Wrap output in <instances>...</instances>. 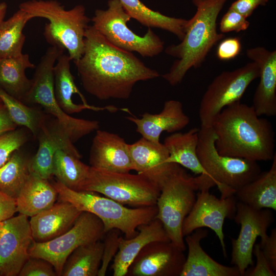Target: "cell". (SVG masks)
Here are the masks:
<instances>
[{
  "label": "cell",
  "mask_w": 276,
  "mask_h": 276,
  "mask_svg": "<svg viewBox=\"0 0 276 276\" xmlns=\"http://www.w3.org/2000/svg\"><path fill=\"white\" fill-rule=\"evenodd\" d=\"M249 24L246 17L229 8L221 18L219 29L222 33L239 32L246 30L249 27Z\"/></svg>",
  "instance_id": "cell-39"
},
{
  "label": "cell",
  "mask_w": 276,
  "mask_h": 276,
  "mask_svg": "<svg viewBox=\"0 0 276 276\" xmlns=\"http://www.w3.org/2000/svg\"><path fill=\"white\" fill-rule=\"evenodd\" d=\"M17 126L10 117L5 105L0 103V135L15 130Z\"/></svg>",
  "instance_id": "cell-45"
},
{
  "label": "cell",
  "mask_w": 276,
  "mask_h": 276,
  "mask_svg": "<svg viewBox=\"0 0 276 276\" xmlns=\"http://www.w3.org/2000/svg\"><path fill=\"white\" fill-rule=\"evenodd\" d=\"M252 255L256 258V264L254 268L244 275L247 276H275L276 272L273 271L270 267L268 263L265 258L260 244H255Z\"/></svg>",
  "instance_id": "cell-41"
},
{
  "label": "cell",
  "mask_w": 276,
  "mask_h": 276,
  "mask_svg": "<svg viewBox=\"0 0 276 276\" xmlns=\"http://www.w3.org/2000/svg\"><path fill=\"white\" fill-rule=\"evenodd\" d=\"M35 17L47 19L43 35L51 45H58L68 52L74 63L81 57L84 49V35L90 20L82 5L70 10L56 0H30L19 5Z\"/></svg>",
  "instance_id": "cell-4"
},
{
  "label": "cell",
  "mask_w": 276,
  "mask_h": 276,
  "mask_svg": "<svg viewBox=\"0 0 276 276\" xmlns=\"http://www.w3.org/2000/svg\"><path fill=\"white\" fill-rule=\"evenodd\" d=\"M90 166L116 172L133 170L129 144L118 134L98 129L89 152Z\"/></svg>",
  "instance_id": "cell-20"
},
{
  "label": "cell",
  "mask_w": 276,
  "mask_h": 276,
  "mask_svg": "<svg viewBox=\"0 0 276 276\" xmlns=\"http://www.w3.org/2000/svg\"><path fill=\"white\" fill-rule=\"evenodd\" d=\"M186 258L171 241L152 242L136 256L126 275L180 276Z\"/></svg>",
  "instance_id": "cell-16"
},
{
  "label": "cell",
  "mask_w": 276,
  "mask_h": 276,
  "mask_svg": "<svg viewBox=\"0 0 276 276\" xmlns=\"http://www.w3.org/2000/svg\"><path fill=\"white\" fill-rule=\"evenodd\" d=\"M233 219L240 225V230L237 238L231 239V263L243 276L254 264L252 250L257 238L260 237L262 241L267 237L268 228L274 219L270 209H257L237 200Z\"/></svg>",
  "instance_id": "cell-13"
},
{
  "label": "cell",
  "mask_w": 276,
  "mask_h": 276,
  "mask_svg": "<svg viewBox=\"0 0 276 276\" xmlns=\"http://www.w3.org/2000/svg\"><path fill=\"white\" fill-rule=\"evenodd\" d=\"M28 54L0 59V87L11 96L22 101L31 85L25 74L35 68Z\"/></svg>",
  "instance_id": "cell-29"
},
{
  "label": "cell",
  "mask_w": 276,
  "mask_h": 276,
  "mask_svg": "<svg viewBox=\"0 0 276 276\" xmlns=\"http://www.w3.org/2000/svg\"><path fill=\"white\" fill-rule=\"evenodd\" d=\"M238 201L257 209L276 210V155L270 168L261 172L253 180L235 194Z\"/></svg>",
  "instance_id": "cell-27"
},
{
  "label": "cell",
  "mask_w": 276,
  "mask_h": 276,
  "mask_svg": "<svg viewBox=\"0 0 276 276\" xmlns=\"http://www.w3.org/2000/svg\"><path fill=\"white\" fill-rule=\"evenodd\" d=\"M242 49L241 41L238 37L224 39L219 44L216 51L217 58L222 61H228L235 58Z\"/></svg>",
  "instance_id": "cell-40"
},
{
  "label": "cell",
  "mask_w": 276,
  "mask_h": 276,
  "mask_svg": "<svg viewBox=\"0 0 276 276\" xmlns=\"http://www.w3.org/2000/svg\"><path fill=\"white\" fill-rule=\"evenodd\" d=\"M75 64L84 89L101 100L127 99L137 82L159 76L132 52L109 42L93 25L86 30L84 52Z\"/></svg>",
  "instance_id": "cell-1"
},
{
  "label": "cell",
  "mask_w": 276,
  "mask_h": 276,
  "mask_svg": "<svg viewBox=\"0 0 276 276\" xmlns=\"http://www.w3.org/2000/svg\"><path fill=\"white\" fill-rule=\"evenodd\" d=\"M0 99L14 123L26 128L36 137L45 115L38 109L9 95L1 87Z\"/></svg>",
  "instance_id": "cell-35"
},
{
  "label": "cell",
  "mask_w": 276,
  "mask_h": 276,
  "mask_svg": "<svg viewBox=\"0 0 276 276\" xmlns=\"http://www.w3.org/2000/svg\"><path fill=\"white\" fill-rule=\"evenodd\" d=\"M28 140V136L26 131L22 129H15L0 135V167Z\"/></svg>",
  "instance_id": "cell-36"
},
{
  "label": "cell",
  "mask_w": 276,
  "mask_h": 276,
  "mask_svg": "<svg viewBox=\"0 0 276 276\" xmlns=\"http://www.w3.org/2000/svg\"><path fill=\"white\" fill-rule=\"evenodd\" d=\"M198 190L196 177L180 167L162 187L156 201L155 218L162 223L170 241L183 251L186 246L182 224L195 203Z\"/></svg>",
  "instance_id": "cell-8"
},
{
  "label": "cell",
  "mask_w": 276,
  "mask_h": 276,
  "mask_svg": "<svg viewBox=\"0 0 276 276\" xmlns=\"http://www.w3.org/2000/svg\"><path fill=\"white\" fill-rule=\"evenodd\" d=\"M211 127L221 155L257 162L272 160L276 155L272 126L258 116L252 106L238 101L226 106Z\"/></svg>",
  "instance_id": "cell-2"
},
{
  "label": "cell",
  "mask_w": 276,
  "mask_h": 276,
  "mask_svg": "<svg viewBox=\"0 0 276 276\" xmlns=\"http://www.w3.org/2000/svg\"><path fill=\"white\" fill-rule=\"evenodd\" d=\"M36 137L38 148L30 159V170L42 178L48 180L53 176V158L57 151L63 150L79 158L82 157L65 128L53 117L49 119L45 116Z\"/></svg>",
  "instance_id": "cell-17"
},
{
  "label": "cell",
  "mask_w": 276,
  "mask_h": 276,
  "mask_svg": "<svg viewBox=\"0 0 276 276\" xmlns=\"http://www.w3.org/2000/svg\"><path fill=\"white\" fill-rule=\"evenodd\" d=\"M131 18L144 26L169 31L181 41L185 34L188 20L169 17L148 8L140 0H119Z\"/></svg>",
  "instance_id": "cell-30"
},
{
  "label": "cell",
  "mask_w": 276,
  "mask_h": 276,
  "mask_svg": "<svg viewBox=\"0 0 276 276\" xmlns=\"http://www.w3.org/2000/svg\"><path fill=\"white\" fill-rule=\"evenodd\" d=\"M34 241L28 216L19 214L0 223V276L18 275Z\"/></svg>",
  "instance_id": "cell-15"
},
{
  "label": "cell",
  "mask_w": 276,
  "mask_h": 276,
  "mask_svg": "<svg viewBox=\"0 0 276 276\" xmlns=\"http://www.w3.org/2000/svg\"><path fill=\"white\" fill-rule=\"evenodd\" d=\"M208 235L207 229L200 228L186 236L188 254L180 276H241L236 266L220 264L203 249L201 241Z\"/></svg>",
  "instance_id": "cell-24"
},
{
  "label": "cell",
  "mask_w": 276,
  "mask_h": 276,
  "mask_svg": "<svg viewBox=\"0 0 276 276\" xmlns=\"http://www.w3.org/2000/svg\"><path fill=\"white\" fill-rule=\"evenodd\" d=\"M262 252L271 269L276 272V229L259 243Z\"/></svg>",
  "instance_id": "cell-42"
},
{
  "label": "cell",
  "mask_w": 276,
  "mask_h": 276,
  "mask_svg": "<svg viewBox=\"0 0 276 276\" xmlns=\"http://www.w3.org/2000/svg\"><path fill=\"white\" fill-rule=\"evenodd\" d=\"M33 18L32 15L19 9L8 19L0 22V59L22 54L26 40L23 30Z\"/></svg>",
  "instance_id": "cell-32"
},
{
  "label": "cell",
  "mask_w": 276,
  "mask_h": 276,
  "mask_svg": "<svg viewBox=\"0 0 276 276\" xmlns=\"http://www.w3.org/2000/svg\"><path fill=\"white\" fill-rule=\"evenodd\" d=\"M19 276H56L53 265L48 261L38 258L30 257L26 262Z\"/></svg>",
  "instance_id": "cell-38"
},
{
  "label": "cell",
  "mask_w": 276,
  "mask_h": 276,
  "mask_svg": "<svg viewBox=\"0 0 276 276\" xmlns=\"http://www.w3.org/2000/svg\"><path fill=\"white\" fill-rule=\"evenodd\" d=\"M191 1L196 11L188 20L183 39L165 50L167 54L177 58L162 76L172 86L180 83L190 69L200 67L213 47L224 37L217 32V19L227 0Z\"/></svg>",
  "instance_id": "cell-3"
},
{
  "label": "cell",
  "mask_w": 276,
  "mask_h": 276,
  "mask_svg": "<svg viewBox=\"0 0 276 276\" xmlns=\"http://www.w3.org/2000/svg\"><path fill=\"white\" fill-rule=\"evenodd\" d=\"M216 138L211 126L200 125L197 153L206 172L205 176L217 186L221 198H224L235 195L262 171L257 162L219 153L215 144Z\"/></svg>",
  "instance_id": "cell-6"
},
{
  "label": "cell",
  "mask_w": 276,
  "mask_h": 276,
  "mask_svg": "<svg viewBox=\"0 0 276 276\" xmlns=\"http://www.w3.org/2000/svg\"><path fill=\"white\" fill-rule=\"evenodd\" d=\"M105 234L103 224L97 216L82 212L65 233L46 242L34 241L30 256L48 261L60 276L67 258L76 248L100 240Z\"/></svg>",
  "instance_id": "cell-11"
},
{
  "label": "cell",
  "mask_w": 276,
  "mask_h": 276,
  "mask_svg": "<svg viewBox=\"0 0 276 276\" xmlns=\"http://www.w3.org/2000/svg\"><path fill=\"white\" fill-rule=\"evenodd\" d=\"M52 185L60 200L97 216L103 224L105 234L116 229L123 233L126 239L133 237L138 233L137 227L150 222L157 214L156 205L129 208L96 192L70 189L58 180Z\"/></svg>",
  "instance_id": "cell-5"
},
{
  "label": "cell",
  "mask_w": 276,
  "mask_h": 276,
  "mask_svg": "<svg viewBox=\"0 0 276 276\" xmlns=\"http://www.w3.org/2000/svg\"><path fill=\"white\" fill-rule=\"evenodd\" d=\"M63 150L57 151L53 162V175L68 188L80 191L89 175L90 166Z\"/></svg>",
  "instance_id": "cell-33"
},
{
  "label": "cell",
  "mask_w": 276,
  "mask_h": 276,
  "mask_svg": "<svg viewBox=\"0 0 276 276\" xmlns=\"http://www.w3.org/2000/svg\"><path fill=\"white\" fill-rule=\"evenodd\" d=\"M7 10V5L5 2L0 3V22L5 18Z\"/></svg>",
  "instance_id": "cell-46"
},
{
  "label": "cell",
  "mask_w": 276,
  "mask_h": 276,
  "mask_svg": "<svg viewBox=\"0 0 276 276\" xmlns=\"http://www.w3.org/2000/svg\"><path fill=\"white\" fill-rule=\"evenodd\" d=\"M198 135L199 128L175 132L167 136L163 144L169 153V163L177 164L195 174L206 175L197 155Z\"/></svg>",
  "instance_id": "cell-28"
},
{
  "label": "cell",
  "mask_w": 276,
  "mask_h": 276,
  "mask_svg": "<svg viewBox=\"0 0 276 276\" xmlns=\"http://www.w3.org/2000/svg\"><path fill=\"white\" fill-rule=\"evenodd\" d=\"M0 103H2V101H1V99H0Z\"/></svg>",
  "instance_id": "cell-47"
},
{
  "label": "cell",
  "mask_w": 276,
  "mask_h": 276,
  "mask_svg": "<svg viewBox=\"0 0 276 276\" xmlns=\"http://www.w3.org/2000/svg\"><path fill=\"white\" fill-rule=\"evenodd\" d=\"M58 193L48 179L31 173L15 199L16 211L32 217L52 206Z\"/></svg>",
  "instance_id": "cell-26"
},
{
  "label": "cell",
  "mask_w": 276,
  "mask_h": 276,
  "mask_svg": "<svg viewBox=\"0 0 276 276\" xmlns=\"http://www.w3.org/2000/svg\"><path fill=\"white\" fill-rule=\"evenodd\" d=\"M103 247V242L99 240L76 248L67 258L61 275H98Z\"/></svg>",
  "instance_id": "cell-31"
},
{
  "label": "cell",
  "mask_w": 276,
  "mask_h": 276,
  "mask_svg": "<svg viewBox=\"0 0 276 276\" xmlns=\"http://www.w3.org/2000/svg\"><path fill=\"white\" fill-rule=\"evenodd\" d=\"M60 51L52 47L47 50L35 66L31 85L21 101L26 104H37L65 128L74 143L83 136L99 128L96 120H88L72 117L58 105L54 93V67L60 55Z\"/></svg>",
  "instance_id": "cell-7"
},
{
  "label": "cell",
  "mask_w": 276,
  "mask_h": 276,
  "mask_svg": "<svg viewBox=\"0 0 276 276\" xmlns=\"http://www.w3.org/2000/svg\"><path fill=\"white\" fill-rule=\"evenodd\" d=\"M120 231L112 229L107 232L105 241L103 242L104 247L100 267L98 276L106 275L109 263L116 256L119 246Z\"/></svg>",
  "instance_id": "cell-37"
},
{
  "label": "cell",
  "mask_w": 276,
  "mask_h": 276,
  "mask_svg": "<svg viewBox=\"0 0 276 276\" xmlns=\"http://www.w3.org/2000/svg\"><path fill=\"white\" fill-rule=\"evenodd\" d=\"M137 231L133 237L126 239L121 236L119 249L111 265L113 276L126 275L136 256L149 243L170 241L162 223L156 218L140 225Z\"/></svg>",
  "instance_id": "cell-25"
},
{
  "label": "cell",
  "mask_w": 276,
  "mask_h": 276,
  "mask_svg": "<svg viewBox=\"0 0 276 276\" xmlns=\"http://www.w3.org/2000/svg\"><path fill=\"white\" fill-rule=\"evenodd\" d=\"M119 0H109L106 10L97 9L91 19L93 26L109 42L143 57H153L163 50L164 43L150 29L140 36L127 26L131 19Z\"/></svg>",
  "instance_id": "cell-10"
},
{
  "label": "cell",
  "mask_w": 276,
  "mask_h": 276,
  "mask_svg": "<svg viewBox=\"0 0 276 276\" xmlns=\"http://www.w3.org/2000/svg\"><path fill=\"white\" fill-rule=\"evenodd\" d=\"M133 170L160 189L180 167L169 163V153L163 144L154 143L143 137L129 144Z\"/></svg>",
  "instance_id": "cell-18"
},
{
  "label": "cell",
  "mask_w": 276,
  "mask_h": 276,
  "mask_svg": "<svg viewBox=\"0 0 276 276\" xmlns=\"http://www.w3.org/2000/svg\"><path fill=\"white\" fill-rule=\"evenodd\" d=\"M269 0H237L229 8L233 9L246 18L249 17L259 6H265Z\"/></svg>",
  "instance_id": "cell-43"
},
{
  "label": "cell",
  "mask_w": 276,
  "mask_h": 276,
  "mask_svg": "<svg viewBox=\"0 0 276 276\" xmlns=\"http://www.w3.org/2000/svg\"><path fill=\"white\" fill-rule=\"evenodd\" d=\"M195 203L184 220L182 227L183 236L200 228L208 227L218 238L225 258L226 250L223 226L225 219H233L236 212L237 200L235 195L218 198L209 189L198 190Z\"/></svg>",
  "instance_id": "cell-14"
},
{
  "label": "cell",
  "mask_w": 276,
  "mask_h": 276,
  "mask_svg": "<svg viewBox=\"0 0 276 276\" xmlns=\"http://www.w3.org/2000/svg\"><path fill=\"white\" fill-rule=\"evenodd\" d=\"M16 212L15 199L0 190V223L13 216Z\"/></svg>",
  "instance_id": "cell-44"
},
{
  "label": "cell",
  "mask_w": 276,
  "mask_h": 276,
  "mask_svg": "<svg viewBox=\"0 0 276 276\" xmlns=\"http://www.w3.org/2000/svg\"><path fill=\"white\" fill-rule=\"evenodd\" d=\"M69 55L63 53L57 59L54 67V93L56 102L67 114L81 112L85 109L95 111L107 110L115 112L119 109L112 105L97 107L87 103L78 88L70 70Z\"/></svg>",
  "instance_id": "cell-22"
},
{
  "label": "cell",
  "mask_w": 276,
  "mask_h": 276,
  "mask_svg": "<svg viewBox=\"0 0 276 276\" xmlns=\"http://www.w3.org/2000/svg\"><path fill=\"white\" fill-rule=\"evenodd\" d=\"M259 74L258 64L252 61L217 76L208 86L200 103L201 125L211 126L223 108L240 101L248 86L259 78Z\"/></svg>",
  "instance_id": "cell-12"
},
{
  "label": "cell",
  "mask_w": 276,
  "mask_h": 276,
  "mask_svg": "<svg viewBox=\"0 0 276 276\" xmlns=\"http://www.w3.org/2000/svg\"><path fill=\"white\" fill-rule=\"evenodd\" d=\"M19 150L0 167V190L15 199L31 173L30 159Z\"/></svg>",
  "instance_id": "cell-34"
},
{
  "label": "cell",
  "mask_w": 276,
  "mask_h": 276,
  "mask_svg": "<svg viewBox=\"0 0 276 276\" xmlns=\"http://www.w3.org/2000/svg\"><path fill=\"white\" fill-rule=\"evenodd\" d=\"M81 212L70 202L60 200L31 217L29 222L34 241L46 242L65 233Z\"/></svg>",
  "instance_id": "cell-23"
},
{
  "label": "cell",
  "mask_w": 276,
  "mask_h": 276,
  "mask_svg": "<svg viewBox=\"0 0 276 276\" xmlns=\"http://www.w3.org/2000/svg\"><path fill=\"white\" fill-rule=\"evenodd\" d=\"M80 191L101 193L123 205L142 207L156 205L160 189L137 173L111 172L90 166Z\"/></svg>",
  "instance_id": "cell-9"
},
{
  "label": "cell",
  "mask_w": 276,
  "mask_h": 276,
  "mask_svg": "<svg viewBox=\"0 0 276 276\" xmlns=\"http://www.w3.org/2000/svg\"><path fill=\"white\" fill-rule=\"evenodd\" d=\"M247 56L260 70L259 84L252 106L259 116L276 115V51L257 47L246 51Z\"/></svg>",
  "instance_id": "cell-19"
},
{
  "label": "cell",
  "mask_w": 276,
  "mask_h": 276,
  "mask_svg": "<svg viewBox=\"0 0 276 276\" xmlns=\"http://www.w3.org/2000/svg\"><path fill=\"white\" fill-rule=\"evenodd\" d=\"M126 118L136 125V131L142 137L154 143H160L162 133L177 132L190 123L184 112L182 103L176 100L166 101L158 113L145 112L140 118L128 116Z\"/></svg>",
  "instance_id": "cell-21"
}]
</instances>
